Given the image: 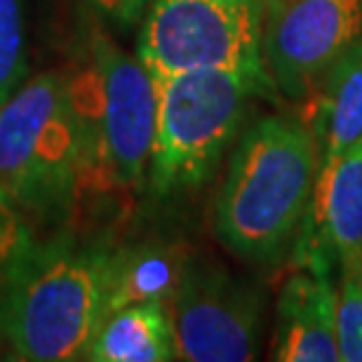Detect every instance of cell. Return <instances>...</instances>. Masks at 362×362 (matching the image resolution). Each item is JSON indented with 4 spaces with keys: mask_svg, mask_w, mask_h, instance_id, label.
<instances>
[{
    "mask_svg": "<svg viewBox=\"0 0 362 362\" xmlns=\"http://www.w3.org/2000/svg\"><path fill=\"white\" fill-rule=\"evenodd\" d=\"M186 262V252L172 245H141L111 255V292L106 313L139 301L168 303L177 292Z\"/></svg>",
    "mask_w": 362,
    "mask_h": 362,
    "instance_id": "13",
    "label": "cell"
},
{
    "mask_svg": "<svg viewBox=\"0 0 362 362\" xmlns=\"http://www.w3.org/2000/svg\"><path fill=\"white\" fill-rule=\"evenodd\" d=\"M289 3V0H257V5L262 7V14H264V19H269L271 14H275L280 10L282 5Z\"/></svg>",
    "mask_w": 362,
    "mask_h": 362,
    "instance_id": "18",
    "label": "cell"
},
{
    "mask_svg": "<svg viewBox=\"0 0 362 362\" xmlns=\"http://www.w3.org/2000/svg\"><path fill=\"white\" fill-rule=\"evenodd\" d=\"M360 278H362V259H360Z\"/></svg>",
    "mask_w": 362,
    "mask_h": 362,
    "instance_id": "20",
    "label": "cell"
},
{
    "mask_svg": "<svg viewBox=\"0 0 362 362\" xmlns=\"http://www.w3.org/2000/svg\"><path fill=\"white\" fill-rule=\"evenodd\" d=\"M360 40L362 0H289L264 19L266 74L282 97L308 99Z\"/></svg>",
    "mask_w": 362,
    "mask_h": 362,
    "instance_id": "8",
    "label": "cell"
},
{
    "mask_svg": "<svg viewBox=\"0 0 362 362\" xmlns=\"http://www.w3.org/2000/svg\"><path fill=\"white\" fill-rule=\"evenodd\" d=\"M83 360L168 362L177 360L175 327L165 301H139L104 315Z\"/></svg>",
    "mask_w": 362,
    "mask_h": 362,
    "instance_id": "11",
    "label": "cell"
},
{
    "mask_svg": "<svg viewBox=\"0 0 362 362\" xmlns=\"http://www.w3.org/2000/svg\"><path fill=\"white\" fill-rule=\"evenodd\" d=\"M317 104V127L310 129L320 153L317 168H322L362 139V40L325 78Z\"/></svg>",
    "mask_w": 362,
    "mask_h": 362,
    "instance_id": "12",
    "label": "cell"
},
{
    "mask_svg": "<svg viewBox=\"0 0 362 362\" xmlns=\"http://www.w3.org/2000/svg\"><path fill=\"white\" fill-rule=\"evenodd\" d=\"M315 134L292 115H266L245 129L214 202V230L228 252L273 269L292 252L313 205Z\"/></svg>",
    "mask_w": 362,
    "mask_h": 362,
    "instance_id": "1",
    "label": "cell"
},
{
    "mask_svg": "<svg viewBox=\"0 0 362 362\" xmlns=\"http://www.w3.org/2000/svg\"><path fill=\"white\" fill-rule=\"evenodd\" d=\"M66 78L81 129V195L134 191L146 184L158 88L139 57L94 33Z\"/></svg>",
    "mask_w": 362,
    "mask_h": 362,
    "instance_id": "2",
    "label": "cell"
},
{
    "mask_svg": "<svg viewBox=\"0 0 362 362\" xmlns=\"http://www.w3.org/2000/svg\"><path fill=\"white\" fill-rule=\"evenodd\" d=\"M24 0H0V106L26 81Z\"/></svg>",
    "mask_w": 362,
    "mask_h": 362,
    "instance_id": "14",
    "label": "cell"
},
{
    "mask_svg": "<svg viewBox=\"0 0 362 362\" xmlns=\"http://www.w3.org/2000/svg\"><path fill=\"white\" fill-rule=\"evenodd\" d=\"M177 360H255L262 339L264 299L247 282L202 259H188L168 301Z\"/></svg>",
    "mask_w": 362,
    "mask_h": 362,
    "instance_id": "7",
    "label": "cell"
},
{
    "mask_svg": "<svg viewBox=\"0 0 362 362\" xmlns=\"http://www.w3.org/2000/svg\"><path fill=\"white\" fill-rule=\"evenodd\" d=\"M320 240L344 269L360 271L362 259V139L334 160L317 168L313 205Z\"/></svg>",
    "mask_w": 362,
    "mask_h": 362,
    "instance_id": "10",
    "label": "cell"
},
{
    "mask_svg": "<svg viewBox=\"0 0 362 362\" xmlns=\"http://www.w3.org/2000/svg\"><path fill=\"white\" fill-rule=\"evenodd\" d=\"M273 360H341L337 346V289L329 278L327 245L310 252L306 266L289 275L282 287Z\"/></svg>",
    "mask_w": 362,
    "mask_h": 362,
    "instance_id": "9",
    "label": "cell"
},
{
    "mask_svg": "<svg viewBox=\"0 0 362 362\" xmlns=\"http://www.w3.org/2000/svg\"><path fill=\"white\" fill-rule=\"evenodd\" d=\"M111 252L47 243L3 285L5 349L14 360H83L108 310Z\"/></svg>",
    "mask_w": 362,
    "mask_h": 362,
    "instance_id": "3",
    "label": "cell"
},
{
    "mask_svg": "<svg viewBox=\"0 0 362 362\" xmlns=\"http://www.w3.org/2000/svg\"><path fill=\"white\" fill-rule=\"evenodd\" d=\"M337 346L344 362H362V278L344 266L337 289Z\"/></svg>",
    "mask_w": 362,
    "mask_h": 362,
    "instance_id": "16",
    "label": "cell"
},
{
    "mask_svg": "<svg viewBox=\"0 0 362 362\" xmlns=\"http://www.w3.org/2000/svg\"><path fill=\"white\" fill-rule=\"evenodd\" d=\"M257 0H151L136 57L153 81L202 69L264 76Z\"/></svg>",
    "mask_w": 362,
    "mask_h": 362,
    "instance_id": "6",
    "label": "cell"
},
{
    "mask_svg": "<svg viewBox=\"0 0 362 362\" xmlns=\"http://www.w3.org/2000/svg\"><path fill=\"white\" fill-rule=\"evenodd\" d=\"M0 186L33 214H59L81 198V129L66 74L24 81L0 106Z\"/></svg>",
    "mask_w": 362,
    "mask_h": 362,
    "instance_id": "5",
    "label": "cell"
},
{
    "mask_svg": "<svg viewBox=\"0 0 362 362\" xmlns=\"http://www.w3.org/2000/svg\"><path fill=\"white\" fill-rule=\"evenodd\" d=\"M158 120L148 168L156 193L175 195L200 188L247 115L255 94L273 88L269 78L245 71L202 69L156 81Z\"/></svg>",
    "mask_w": 362,
    "mask_h": 362,
    "instance_id": "4",
    "label": "cell"
},
{
    "mask_svg": "<svg viewBox=\"0 0 362 362\" xmlns=\"http://www.w3.org/2000/svg\"><path fill=\"white\" fill-rule=\"evenodd\" d=\"M5 346V334H3V285H0V351Z\"/></svg>",
    "mask_w": 362,
    "mask_h": 362,
    "instance_id": "19",
    "label": "cell"
},
{
    "mask_svg": "<svg viewBox=\"0 0 362 362\" xmlns=\"http://www.w3.org/2000/svg\"><path fill=\"white\" fill-rule=\"evenodd\" d=\"M38 247L26 209L0 186V285Z\"/></svg>",
    "mask_w": 362,
    "mask_h": 362,
    "instance_id": "15",
    "label": "cell"
},
{
    "mask_svg": "<svg viewBox=\"0 0 362 362\" xmlns=\"http://www.w3.org/2000/svg\"><path fill=\"white\" fill-rule=\"evenodd\" d=\"M99 17H104L111 24L129 26L148 10L151 0H85Z\"/></svg>",
    "mask_w": 362,
    "mask_h": 362,
    "instance_id": "17",
    "label": "cell"
}]
</instances>
